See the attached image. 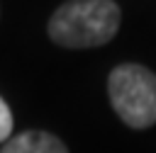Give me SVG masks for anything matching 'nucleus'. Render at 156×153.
Returning <instances> with one entry per match:
<instances>
[{
    "instance_id": "f257e3e1",
    "label": "nucleus",
    "mask_w": 156,
    "mask_h": 153,
    "mask_svg": "<svg viewBox=\"0 0 156 153\" xmlns=\"http://www.w3.org/2000/svg\"><path fill=\"white\" fill-rule=\"evenodd\" d=\"M119 19L115 0H66L51 15L46 32L63 49H95L117 34Z\"/></svg>"
},
{
    "instance_id": "f03ea898",
    "label": "nucleus",
    "mask_w": 156,
    "mask_h": 153,
    "mask_svg": "<svg viewBox=\"0 0 156 153\" xmlns=\"http://www.w3.org/2000/svg\"><path fill=\"white\" fill-rule=\"evenodd\" d=\"M107 95L117 117L132 129L156 124V75L139 63H122L107 78Z\"/></svg>"
},
{
    "instance_id": "7ed1b4c3",
    "label": "nucleus",
    "mask_w": 156,
    "mask_h": 153,
    "mask_svg": "<svg viewBox=\"0 0 156 153\" xmlns=\"http://www.w3.org/2000/svg\"><path fill=\"white\" fill-rule=\"evenodd\" d=\"M0 153H68L66 143L49 131H22L5 141Z\"/></svg>"
},
{
    "instance_id": "20e7f679",
    "label": "nucleus",
    "mask_w": 156,
    "mask_h": 153,
    "mask_svg": "<svg viewBox=\"0 0 156 153\" xmlns=\"http://www.w3.org/2000/svg\"><path fill=\"white\" fill-rule=\"evenodd\" d=\"M12 134V112L7 107V102L0 97V143L7 141Z\"/></svg>"
}]
</instances>
